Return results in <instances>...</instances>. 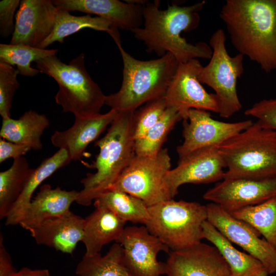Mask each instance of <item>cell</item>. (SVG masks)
Masks as SVG:
<instances>
[{
	"label": "cell",
	"mask_w": 276,
	"mask_h": 276,
	"mask_svg": "<svg viewBox=\"0 0 276 276\" xmlns=\"http://www.w3.org/2000/svg\"><path fill=\"white\" fill-rule=\"evenodd\" d=\"M205 4L204 1L189 6L174 3L162 10L159 1L147 2L144 7L143 26L131 32L144 43L147 52L159 57L170 53L179 63L194 59H210L212 55L210 45L204 42L192 44L181 36L182 32H191L198 27L199 13Z\"/></svg>",
	"instance_id": "6da1fadb"
},
{
	"label": "cell",
	"mask_w": 276,
	"mask_h": 276,
	"mask_svg": "<svg viewBox=\"0 0 276 276\" xmlns=\"http://www.w3.org/2000/svg\"><path fill=\"white\" fill-rule=\"evenodd\" d=\"M219 16L238 53L276 70V0H227Z\"/></svg>",
	"instance_id": "7a4b0ae2"
},
{
	"label": "cell",
	"mask_w": 276,
	"mask_h": 276,
	"mask_svg": "<svg viewBox=\"0 0 276 276\" xmlns=\"http://www.w3.org/2000/svg\"><path fill=\"white\" fill-rule=\"evenodd\" d=\"M113 39L123 62V81L117 92L106 96L105 104L118 112L135 111L164 97L179 64L173 55L167 53L155 59L138 60L123 49L120 35Z\"/></svg>",
	"instance_id": "3957f363"
},
{
	"label": "cell",
	"mask_w": 276,
	"mask_h": 276,
	"mask_svg": "<svg viewBox=\"0 0 276 276\" xmlns=\"http://www.w3.org/2000/svg\"><path fill=\"white\" fill-rule=\"evenodd\" d=\"M134 111L118 112L105 135L95 142L99 152L89 168L94 173H87L81 180L83 189L79 191L76 202L90 205L100 194L116 182L135 154L132 126Z\"/></svg>",
	"instance_id": "277c9868"
},
{
	"label": "cell",
	"mask_w": 276,
	"mask_h": 276,
	"mask_svg": "<svg viewBox=\"0 0 276 276\" xmlns=\"http://www.w3.org/2000/svg\"><path fill=\"white\" fill-rule=\"evenodd\" d=\"M217 147L226 169L224 179L276 177V131L258 121Z\"/></svg>",
	"instance_id": "5b68a950"
},
{
	"label": "cell",
	"mask_w": 276,
	"mask_h": 276,
	"mask_svg": "<svg viewBox=\"0 0 276 276\" xmlns=\"http://www.w3.org/2000/svg\"><path fill=\"white\" fill-rule=\"evenodd\" d=\"M84 58L82 53L66 64L54 55L35 62L40 73L53 78L58 84L56 103L64 112L72 113L75 117L100 113L105 104L106 96L87 72Z\"/></svg>",
	"instance_id": "8992f818"
},
{
	"label": "cell",
	"mask_w": 276,
	"mask_h": 276,
	"mask_svg": "<svg viewBox=\"0 0 276 276\" xmlns=\"http://www.w3.org/2000/svg\"><path fill=\"white\" fill-rule=\"evenodd\" d=\"M148 210L150 219L145 226L171 251L189 248L203 239L206 205L172 199L149 206Z\"/></svg>",
	"instance_id": "52a82bcc"
},
{
	"label": "cell",
	"mask_w": 276,
	"mask_h": 276,
	"mask_svg": "<svg viewBox=\"0 0 276 276\" xmlns=\"http://www.w3.org/2000/svg\"><path fill=\"white\" fill-rule=\"evenodd\" d=\"M225 42L226 35L223 29H218L213 33L209 41L212 57L209 63L202 66L198 79L201 83L214 90L219 101V116L228 118L242 108L237 83L244 72V56L239 53L230 56Z\"/></svg>",
	"instance_id": "ba28073f"
},
{
	"label": "cell",
	"mask_w": 276,
	"mask_h": 276,
	"mask_svg": "<svg viewBox=\"0 0 276 276\" xmlns=\"http://www.w3.org/2000/svg\"><path fill=\"white\" fill-rule=\"evenodd\" d=\"M171 166V158L166 148L162 149L153 157L135 154L109 190L132 195L142 200L148 207L173 199L165 179Z\"/></svg>",
	"instance_id": "9c48e42d"
},
{
	"label": "cell",
	"mask_w": 276,
	"mask_h": 276,
	"mask_svg": "<svg viewBox=\"0 0 276 276\" xmlns=\"http://www.w3.org/2000/svg\"><path fill=\"white\" fill-rule=\"evenodd\" d=\"M202 67L198 59L179 63L164 98L168 106L175 108L183 121L191 109L218 113L220 104L215 94L208 93L198 79Z\"/></svg>",
	"instance_id": "30bf717a"
},
{
	"label": "cell",
	"mask_w": 276,
	"mask_h": 276,
	"mask_svg": "<svg viewBox=\"0 0 276 276\" xmlns=\"http://www.w3.org/2000/svg\"><path fill=\"white\" fill-rule=\"evenodd\" d=\"M253 123L251 120L228 123L213 119L206 110L191 109L183 122V142L176 148L179 160L197 150L218 147Z\"/></svg>",
	"instance_id": "8fae6325"
},
{
	"label": "cell",
	"mask_w": 276,
	"mask_h": 276,
	"mask_svg": "<svg viewBox=\"0 0 276 276\" xmlns=\"http://www.w3.org/2000/svg\"><path fill=\"white\" fill-rule=\"evenodd\" d=\"M207 221L230 242L242 247L259 260L268 274L276 272V248L246 223L233 217L220 205L211 202L206 205Z\"/></svg>",
	"instance_id": "7c38bea8"
},
{
	"label": "cell",
	"mask_w": 276,
	"mask_h": 276,
	"mask_svg": "<svg viewBox=\"0 0 276 276\" xmlns=\"http://www.w3.org/2000/svg\"><path fill=\"white\" fill-rule=\"evenodd\" d=\"M122 246L126 265L134 276H161L165 274V263L159 262L161 251L170 249L145 226L125 227L116 241Z\"/></svg>",
	"instance_id": "4fadbf2b"
},
{
	"label": "cell",
	"mask_w": 276,
	"mask_h": 276,
	"mask_svg": "<svg viewBox=\"0 0 276 276\" xmlns=\"http://www.w3.org/2000/svg\"><path fill=\"white\" fill-rule=\"evenodd\" d=\"M276 197V177L267 179H224L209 189L204 199L228 212L255 205Z\"/></svg>",
	"instance_id": "5bb4252c"
},
{
	"label": "cell",
	"mask_w": 276,
	"mask_h": 276,
	"mask_svg": "<svg viewBox=\"0 0 276 276\" xmlns=\"http://www.w3.org/2000/svg\"><path fill=\"white\" fill-rule=\"evenodd\" d=\"M225 165L217 147L203 148L179 160L165 177L173 198L186 183H209L224 179Z\"/></svg>",
	"instance_id": "9a60e30c"
},
{
	"label": "cell",
	"mask_w": 276,
	"mask_h": 276,
	"mask_svg": "<svg viewBox=\"0 0 276 276\" xmlns=\"http://www.w3.org/2000/svg\"><path fill=\"white\" fill-rule=\"evenodd\" d=\"M57 11L53 1H21L10 44L37 48L51 33Z\"/></svg>",
	"instance_id": "2e32d148"
},
{
	"label": "cell",
	"mask_w": 276,
	"mask_h": 276,
	"mask_svg": "<svg viewBox=\"0 0 276 276\" xmlns=\"http://www.w3.org/2000/svg\"><path fill=\"white\" fill-rule=\"evenodd\" d=\"M165 268L167 276H231L228 264L217 248L201 242L170 251Z\"/></svg>",
	"instance_id": "e0dca14e"
},
{
	"label": "cell",
	"mask_w": 276,
	"mask_h": 276,
	"mask_svg": "<svg viewBox=\"0 0 276 276\" xmlns=\"http://www.w3.org/2000/svg\"><path fill=\"white\" fill-rule=\"evenodd\" d=\"M53 2L59 9L96 14L109 20L118 29L131 32L141 27L144 22V5L133 4L129 1L53 0Z\"/></svg>",
	"instance_id": "ac0fdd59"
},
{
	"label": "cell",
	"mask_w": 276,
	"mask_h": 276,
	"mask_svg": "<svg viewBox=\"0 0 276 276\" xmlns=\"http://www.w3.org/2000/svg\"><path fill=\"white\" fill-rule=\"evenodd\" d=\"M118 111L108 112L87 117H75L72 127L64 131L56 130L52 134V144L67 152L72 160L79 159L88 145L95 141L113 121Z\"/></svg>",
	"instance_id": "d6986e66"
},
{
	"label": "cell",
	"mask_w": 276,
	"mask_h": 276,
	"mask_svg": "<svg viewBox=\"0 0 276 276\" xmlns=\"http://www.w3.org/2000/svg\"><path fill=\"white\" fill-rule=\"evenodd\" d=\"M79 191H66L60 187L53 189L49 184L42 185L22 216L19 224L29 231L45 222L70 212L72 203L76 201Z\"/></svg>",
	"instance_id": "ffe728a7"
},
{
	"label": "cell",
	"mask_w": 276,
	"mask_h": 276,
	"mask_svg": "<svg viewBox=\"0 0 276 276\" xmlns=\"http://www.w3.org/2000/svg\"><path fill=\"white\" fill-rule=\"evenodd\" d=\"M84 219L71 211L50 219L30 231L39 245L72 255L83 236Z\"/></svg>",
	"instance_id": "44dd1931"
},
{
	"label": "cell",
	"mask_w": 276,
	"mask_h": 276,
	"mask_svg": "<svg viewBox=\"0 0 276 276\" xmlns=\"http://www.w3.org/2000/svg\"><path fill=\"white\" fill-rule=\"evenodd\" d=\"M125 223L111 211L95 208L84 218L82 241L86 248L84 255L91 256L99 254L105 245L116 242L125 227Z\"/></svg>",
	"instance_id": "7402d4cb"
},
{
	"label": "cell",
	"mask_w": 276,
	"mask_h": 276,
	"mask_svg": "<svg viewBox=\"0 0 276 276\" xmlns=\"http://www.w3.org/2000/svg\"><path fill=\"white\" fill-rule=\"evenodd\" d=\"M202 238L210 242L228 264L231 276H268L263 264L248 254L240 251L207 220L202 224Z\"/></svg>",
	"instance_id": "603a6c76"
},
{
	"label": "cell",
	"mask_w": 276,
	"mask_h": 276,
	"mask_svg": "<svg viewBox=\"0 0 276 276\" xmlns=\"http://www.w3.org/2000/svg\"><path fill=\"white\" fill-rule=\"evenodd\" d=\"M49 125V120L45 114L29 110L18 119H2L0 136L5 140L39 151L42 148L41 137Z\"/></svg>",
	"instance_id": "cb8c5ba5"
},
{
	"label": "cell",
	"mask_w": 276,
	"mask_h": 276,
	"mask_svg": "<svg viewBox=\"0 0 276 276\" xmlns=\"http://www.w3.org/2000/svg\"><path fill=\"white\" fill-rule=\"evenodd\" d=\"M71 162L66 150L59 149L53 155L45 158L37 168L34 169L19 197L5 218V224H19L20 220L31 201L32 195L36 189L44 180Z\"/></svg>",
	"instance_id": "d4e9b609"
},
{
	"label": "cell",
	"mask_w": 276,
	"mask_h": 276,
	"mask_svg": "<svg viewBox=\"0 0 276 276\" xmlns=\"http://www.w3.org/2000/svg\"><path fill=\"white\" fill-rule=\"evenodd\" d=\"M95 208L107 209L125 222L145 225L150 219L148 206L141 199L118 190L106 191L94 201Z\"/></svg>",
	"instance_id": "484cf974"
},
{
	"label": "cell",
	"mask_w": 276,
	"mask_h": 276,
	"mask_svg": "<svg viewBox=\"0 0 276 276\" xmlns=\"http://www.w3.org/2000/svg\"><path fill=\"white\" fill-rule=\"evenodd\" d=\"M84 28L106 32L110 35L116 27L109 20L98 16L92 17L89 14L75 16L66 10L58 8L51 33L37 48L46 49L55 41L63 43L65 37Z\"/></svg>",
	"instance_id": "4316f807"
},
{
	"label": "cell",
	"mask_w": 276,
	"mask_h": 276,
	"mask_svg": "<svg viewBox=\"0 0 276 276\" xmlns=\"http://www.w3.org/2000/svg\"><path fill=\"white\" fill-rule=\"evenodd\" d=\"M75 271L78 276H134L125 264L122 246L117 243L104 256L84 255Z\"/></svg>",
	"instance_id": "83f0119b"
},
{
	"label": "cell",
	"mask_w": 276,
	"mask_h": 276,
	"mask_svg": "<svg viewBox=\"0 0 276 276\" xmlns=\"http://www.w3.org/2000/svg\"><path fill=\"white\" fill-rule=\"evenodd\" d=\"M34 169L24 156L13 159L11 166L0 172V218H6L19 197Z\"/></svg>",
	"instance_id": "f1b7e54d"
},
{
	"label": "cell",
	"mask_w": 276,
	"mask_h": 276,
	"mask_svg": "<svg viewBox=\"0 0 276 276\" xmlns=\"http://www.w3.org/2000/svg\"><path fill=\"white\" fill-rule=\"evenodd\" d=\"M229 213L251 226L276 248V197Z\"/></svg>",
	"instance_id": "f546056e"
},
{
	"label": "cell",
	"mask_w": 276,
	"mask_h": 276,
	"mask_svg": "<svg viewBox=\"0 0 276 276\" xmlns=\"http://www.w3.org/2000/svg\"><path fill=\"white\" fill-rule=\"evenodd\" d=\"M57 49H47L25 45L0 44V61L16 65L21 76L34 77L40 71L31 66L32 62L56 55Z\"/></svg>",
	"instance_id": "4dcf8cb0"
},
{
	"label": "cell",
	"mask_w": 276,
	"mask_h": 276,
	"mask_svg": "<svg viewBox=\"0 0 276 276\" xmlns=\"http://www.w3.org/2000/svg\"><path fill=\"white\" fill-rule=\"evenodd\" d=\"M181 120L180 114L175 108L168 106L158 122L142 137L135 140V154L150 157L156 156L162 149L170 131Z\"/></svg>",
	"instance_id": "1f68e13d"
},
{
	"label": "cell",
	"mask_w": 276,
	"mask_h": 276,
	"mask_svg": "<svg viewBox=\"0 0 276 276\" xmlns=\"http://www.w3.org/2000/svg\"><path fill=\"white\" fill-rule=\"evenodd\" d=\"M167 107L163 97L148 102L134 111L132 126L135 140L142 137L158 122Z\"/></svg>",
	"instance_id": "d6a6232c"
},
{
	"label": "cell",
	"mask_w": 276,
	"mask_h": 276,
	"mask_svg": "<svg viewBox=\"0 0 276 276\" xmlns=\"http://www.w3.org/2000/svg\"><path fill=\"white\" fill-rule=\"evenodd\" d=\"M17 69L7 63L0 61V114L2 119L11 118L12 102L19 83Z\"/></svg>",
	"instance_id": "836d02e7"
},
{
	"label": "cell",
	"mask_w": 276,
	"mask_h": 276,
	"mask_svg": "<svg viewBox=\"0 0 276 276\" xmlns=\"http://www.w3.org/2000/svg\"><path fill=\"white\" fill-rule=\"evenodd\" d=\"M253 117L264 127L276 131V99L262 100L244 112Z\"/></svg>",
	"instance_id": "e575fe53"
},
{
	"label": "cell",
	"mask_w": 276,
	"mask_h": 276,
	"mask_svg": "<svg viewBox=\"0 0 276 276\" xmlns=\"http://www.w3.org/2000/svg\"><path fill=\"white\" fill-rule=\"evenodd\" d=\"M20 3L19 0L0 2V35L2 37L7 38L13 35L15 28V13Z\"/></svg>",
	"instance_id": "d590c367"
},
{
	"label": "cell",
	"mask_w": 276,
	"mask_h": 276,
	"mask_svg": "<svg viewBox=\"0 0 276 276\" xmlns=\"http://www.w3.org/2000/svg\"><path fill=\"white\" fill-rule=\"evenodd\" d=\"M32 149L28 146L20 145L0 139V163L10 158L13 159L24 156Z\"/></svg>",
	"instance_id": "8d00e7d4"
},
{
	"label": "cell",
	"mask_w": 276,
	"mask_h": 276,
	"mask_svg": "<svg viewBox=\"0 0 276 276\" xmlns=\"http://www.w3.org/2000/svg\"><path fill=\"white\" fill-rule=\"evenodd\" d=\"M16 269L13 266L11 257L4 244V238L0 234V276H9Z\"/></svg>",
	"instance_id": "74e56055"
},
{
	"label": "cell",
	"mask_w": 276,
	"mask_h": 276,
	"mask_svg": "<svg viewBox=\"0 0 276 276\" xmlns=\"http://www.w3.org/2000/svg\"><path fill=\"white\" fill-rule=\"evenodd\" d=\"M9 276H51L49 270L47 269H32L23 267L19 270H15Z\"/></svg>",
	"instance_id": "f35d334b"
}]
</instances>
